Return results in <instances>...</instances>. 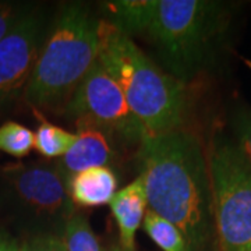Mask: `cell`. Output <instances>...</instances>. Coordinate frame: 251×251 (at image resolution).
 Listing matches in <instances>:
<instances>
[{
  "instance_id": "6da1fadb",
  "label": "cell",
  "mask_w": 251,
  "mask_h": 251,
  "mask_svg": "<svg viewBox=\"0 0 251 251\" xmlns=\"http://www.w3.org/2000/svg\"><path fill=\"white\" fill-rule=\"evenodd\" d=\"M138 163L148 209L176 225L190 250L202 249L214 234V214L208 159L200 140L184 128L145 135Z\"/></svg>"
},
{
  "instance_id": "7a4b0ae2",
  "label": "cell",
  "mask_w": 251,
  "mask_h": 251,
  "mask_svg": "<svg viewBox=\"0 0 251 251\" xmlns=\"http://www.w3.org/2000/svg\"><path fill=\"white\" fill-rule=\"evenodd\" d=\"M109 24L127 36L143 35L161 52L177 80L205 60L224 28L221 6L201 0H119L106 3Z\"/></svg>"
},
{
  "instance_id": "3957f363",
  "label": "cell",
  "mask_w": 251,
  "mask_h": 251,
  "mask_svg": "<svg viewBox=\"0 0 251 251\" xmlns=\"http://www.w3.org/2000/svg\"><path fill=\"white\" fill-rule=\"evenodd\" d=\"M99 62L116 80L128 108L147 135L181 128L186 112L184 82L162 72L127 36L105 21Z\"/></svg>"
},
{
  "instance_id": "277c9868",
  "label": "cell",
  "mask_w": 251,
  "mask_h": 251,
  "mask_svg": "<svg viewBox=\"0 0 251 251\" xmlns=\"http://www.w3.org/2000/svg\"><path fill=\"white\" fill-rule=\"evenodd\" d=\"M103 28L105 21L84 4L72 3L62 10L24 90L25 99L34 108L67 103L98 62Z\"/></svg>"
},
{
  "instance_id": "5b68a950",
  "label": "cell",
  "mask_w": 251,
  "mask_h": 251,
  "mask_svg": "<svg viewBox=\"0 0 251 251\" xmlns=\"http://www.w3.org/2000/svg\"><path fill=\"white\" fill-rule=\"evenodd\" d=\"M0 212L32 229L35 236L57 237L75 214L67 180L56 163L46 162L16 163L1 171Z\"/></svg>"
},
{
  "instance_id": "8992f818",
  "label": "cell",
  "mask_w": 251,
  "mask_h": 251,
  "mask_svg": "<svg viewBox=\"0 0 251 251\" xmlns=\"http://www.w3.org/2000/svg\"><path fill=\"white\" fill-rule=\"evenodd\" d=\"M208 169L219 251H251V165L234 141L218 135Z\"/></svg>"
},
{
  "instance_id": "52a82bcc",
  "label": "cell",
  "mask_w": 251,
  "mask_h": 251,
  "mask_svg": "<svg viewBox=\"0 0 251 251\" xmlns=\"http://www.w3.org/2000/svg\"><path fill=\"white\" fill-rule=\"evenodd\" d=\"M64 106L67 116L75 125L97 127L110 138L128 145H140L147 135L128 108L120 85L99 59Z\"/></svg>"
},
{
  "instance_id": "ba28073f",
  "label": "cell",
  "mask_w": 251,
  "mask_h": 251,
  "mask_svg": "<svg viewBox=\"0 0 251 251\" xmlns=\"http://www.w3.org/2000/svg\"><path fill=\"white\" fill-rule=\"evenodd\" d=\"M44 17L31 10L0 41V103L25 90L42 48Z\"/></svg>"
},
{
  "instance_id": "9c48e42d",
  "label": "cell",
  "mask_w": 251,
  "mask_h": 251,
  "mask_svg": "<svg viewBox=\"0 0 251 251\" xmlns=\"http://www.w3.org/2000/svg\"><path fill=\"white\" fill-rule=\"evenodd\" d=\"M77 127L78 131L72 147L56 162V166L66 180L92 168L108 166L113 159L112 138L106 133L88 125H77Z\"/></svg>"
},
{
  "instance_id": "30bf717a",
  "label": "cell",
  "mask_w": 251,
  "mask_h": 251,
  "mask_svg": "<svg viewBox=\"0 0 251 251\" xmlns=\"http://www.w3.org/2000/svg\"><path fill=\"white\" fill-rule=\"evenodd\" d=\"M109 206L119 227L123 249L134 251L135 234L143 225L148 206L143 179L138 176L126 187L117 190Z\"/></svg>"
},
{
  "instance_id": "8fae6325",
  "label": "cell",
  "mask_w": 251,
  "mask_h": 251,
  "mask_svg": "<svg viewBox=\"0 0 251 251\" xmlns=\"http://www.w3.org/2000/svg\"><path fill=\"white\" fill-rule=\"evenodd\" d=\"M116 173L108 166L92 168L67 180V190L74 206L95 208L110 204L117 193Z\"/></svg>"
},
{
  "instance_id": "7c38bea8",
  "label": "cell",
  "mask_w": 251,
  "mask_h": 251,
  "mask_svg": "<svg viewBox=\"0 0 251 251\" xmlns=\"http://www.w3.org/2000/svg\"><path fill=\"white\" fill-rule=\"evenodd\" d=\"M34 115L38 119V127L34 131V148L44 158H62L72 147L75 133H70L59 126L48 122L45 116L34 108Z\"/></svg>"
},
{
  "instance_id": "4fadbf2b",
  "label": "cell",
  "mask_w": 251,
  "mask_h": 251,
  "mask_svg": "<svg viewBox=\"0 0 251 251\" xmlns=\"http://www.w3.org/2000/svg\"><path fill=\"white\" fill-rule=\"evenodd\" d=\"M143 227L148 237L163 251H191L179 227L150 209H147Z\"/></svg>"
},
{
  "instance_id": "5bb4252c",
  "label": "cell",
  "mask_w": 251,
  "mask_h": 251,
  "mask_svg": "<svg viewBox=\"0 0 251 251\" xmlns=\"http://www.w3.org/2000/svg\"><path fill=\"white\" fill-rule=\"evenodd\" d=\"M66 251H103L87 216L74 214L64 226L62 236Z\"/></svg>"
},
{
  "instance_id": "9a60e30c",
  "label": "cell",
  "mask_w": 251,
  "mask_h": 251,
  "mask_svg": "<svg viewBox=\"0 0 251 251\" xmlns=\"http://www.w3.org/2000/svg\"><path fill=\"white\" fill-rule=\"evenodd\" d=\"M34 148V131L17 122L0 126V151L14 158H24Z\"/></svg>"
},
{
  "instance_id": "2e32d148",
  "label": "cell",
  "mask_w": 251,
  "mask_h": 251,
  "mask_svg": "<svg viewBox=\"0 0 251 251\" xmlns=\"http://www.w3.org/2000/svg\"><path fill=\"white\" fill-rule=\"evenodd\" d=\"M236 145L251 165V109H239L233 117Z\"/></svg>"
},
{
  "instance_id": "e0dca14e",
  "label": "cell",
  "mask_w": 251,
  "mask_h": 251,
  "mask_svg": "<svg viewBox=\"0 0 251 251\" xmlns=\"http://www.w3.org/2000/svg\"><path fill=\"white\" fill-rule=\"evenodd\" d=\"M27 4L16 1H0V41L31 11Z\"/></svg>"
},
{
  "instance_id": "ac0fdd59",
  "label": "cell",
  "mask_w": 251,
  "mask_h": 251,
  "mask_svg": "<svg viewBox=\"0 0 251 251\" xmlns=\"http://www.w3.org/2000/svg\"><path fill=\"white\" fill-rule=\"evenodd\" d=\"M18 251H66V249L60 237L44 234L31 237L21 247H18Z\"/></svg>"
},
{
  "instance_id": "d6986e66",
  "label": "cell",
  "mask_w": 251,
  "mask_h": 251,
  "mask_svg": "<svg viewBox=\"0 0 251 251\" xmlns=\"http://www.w3.org/2000/svg\"><path fill=\"white\" fill-rule=\"evenodd\" d=\"M0 251H18V247L13 242L0 237Z\"/></svg>"
}]
</instances>
